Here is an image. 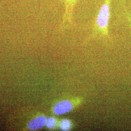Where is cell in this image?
Listing matches in <instances>:
<instances>
[{
	"label": "cell",
	"instance_id": "3",
	"mask_svg": "<svg viewBox=\"0 0 131 131\" xmlns=\"http://www.w3.org/2000/svg\"><path fill=\"white\" fill-rule=\"evenodd\" d=\"M79 0H64L65 5V12L64 16L63 24L73 25L72 17L74 8Z\"/></svg>",
	"mask_w": 131,
	"mask_h": 131
},
{
	"label": "cell",
	"instance_id": "4",
	"mask_svg": "<svg viewBox=\"0 0 131 131\" xmlns=\"http://www.w3.org/2000/svg\"><path fill=\"white\" fill-rule=\"evenodd\" d=\"M47 118L44 115H39L31 120L28 123V128L31 130H37L41 129L46 125Z\"/></svg>",
	"mask_w": 131,
	"mask_h": 131
},
{
	"label": "cell",
	"instance_id": "7",
	"mask_svg": "<svg viewBox=\"0 0 131 131\" xmlns=\"http://www.w3.org/2000/svg\"><path fill=\"white\" fill-rule=\"evenodd\" d=\"M127 18L131 27V14L128 13H127Z\"/></svg>",
	"mask_w": 131,
	"mask_h": 131
},
{
	"label": "cell",
	"instance_id": "6",
	"mask_svg": "<svg viewBox=\"0 0 131 131\" xmlns=\"http://www.w3.org/2000/svg\"><path fill=\"white\" fill-rule=\"evenodd\" d=\"M57 125V120L56 118L53 117H49L47 118L46 126L49 129H54Z\"/></svg>",
	"mask_w": 131,
	"mask_h": 131
},
{
	"label": "cell",
	"instance_id": "1",
	"mask_svg": "<svg viewBox=\"0 0 131 131\" xmlns=\"http://www.w3.org/2000/svg\"><path fill=\"white\" fill-rule=\"evenodd\" d=\"M111 0H104L97 14L93 30L89 40L101 35L103 37L110 39L109 34V23L110 18V5Z\"/></svg>",
	"mask_w": 131,
	"mask_h": 131
},
{
	"label": "cell",
	"instance_id": "5",
	"mask_svg": "<svg viewBox=\"0 0 131 131\" xmlns=\"http://www.w3.org/2000/svg\"><path fill=\"white\" fill-rule=\"evenodd\" d=\"M73 126L72 122L68 118L62 119L59 123V128L62 131H70L73 129Z\"/></svg>",
	"mask_w": 131,
	"mask_h": 131
},
{
	"label": "cell",
	"instance_id": "2",
	"mask_svg": "<svg viewBox=\"0 0 131 131\" xmlns=\"http://www.w3.org/2000/svg\"><path fill=\"white\" fill-rule=\"evenodd\" d=\"M83 102V98L80 97L63 100L55 104L52 108V111L56 115H64L79 107Z\"/></svg>",
	"mask_w": 131,
	"mask_h": 131
}]
</instances>
